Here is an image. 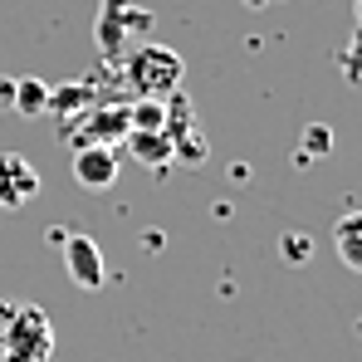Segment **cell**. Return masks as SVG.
<instances>
[{"label": "cell", "mask_w": 362, "mask_h": 362, "mask_svg": "<svg viewBox=\"0 0 362 362\" xmlns=\"http://www.w3.org/2000/svg\"><path fill=\"white\" fill-rule=\"evenodd\" d=\"M10 103H15V78H0V108L10 113Z\"/></svg>", "instance_id": "16"}, {"label": "cell", "mask_w": 362, "mask_h": 362, "mask_svg": "<svg viewBox=\"0 0 362 362\" xmlns=\"http://www.w3.org/2000/svg\"><path fill=\"white\" fill-rule=\"evenodd\" d=\"M132 132V113H127V103H93L83 118H74V147H83V142H103V147H113Z\"/></svg>", "instance_id": "4"}, {"label": "cell", "mask_w": 362, "mask_h": 362, "mask_svg": "<svg viewBox=\"0 0 362 362\" xmlns=\"http://www.w3.org/2000/svg\"><path fill=\"white\" fill-rule=\"evenodd\" d=\"M279 259L303 269V264L313 259V235H303V230H284V235H279Z\"/></svg>", "instance_id": "13"}, {"label": "cell", "mask_w": 362, "mask_h": 362, "mask_svg": "<svg viewBox=\"0 0 362 362\" xmlns=\"http://www.w3.org/2000/svg\"><path fill=\"white\" fill-rule=\"evenodd\" d=\"M333 250H338V259L362 274V211H348L338 226H333Z\"/></svg>", "instance_id": "9"}, {"label": "cell", "mask_w": 362, "mask_h": 362, "mask_svg": "<svg viewBox=\"0 0 362 362\" xmlns=\"http://www.w3.org/2000/svg\"><path fill=\"white\" fill-rule=\"evenodd\" d=\"M45 108H49V83H40V78H15V103H10V113L40 118Z\"/></svg>", "instance_id": "11"}, {"label": "cell", "mask_w": 362, "mask_h": 362, "mask_svg": "<svg viewBox=\"0 0 362 362\" xmlns=\"http://www.w3.org/2000/svg\"><path fill=\"white\" fill-rule=\"evenodd\" d=\"M328 152H333V132H328L323 122H308V127H303V147H299V157H294V162L308 167L313 157H328Z\"/></svg>", "instance_id": "12"}, {"label": "cell", "mask_w": 362, "mask_h": 362, "mask_svg": "<svg viewBox=\"0 0 362 362\" xmlns=\"http://www.w3.org/2000/svg\"><path fill=\"white\" fill-rule=\"evenodd\" d=\"M98 103V93L88 83H64V88H49V108L45 113H59V118H74V113H88Z\"/></svg>", "instance_id": "10"}, {"label": "cell", "mask_w": 362, "mask_h": 362, "mask_svg": "<svg viewBox=\"0 0 362 362\" xmlns=\"http://www.w3.org/2000/svg\"><path fill=\"white\" fill-rule=\"evenodd\" d=\"M122 142H127V152H132L142 167H152V172H167V167H172V137H167L162 127H132Z\"/></svg>", "instance_id": "8"}, {"label": "cell", "mask_w": 362, "mask_h": 362, "mask_svg": "<svg viewBox=\"0 0 362 362\" xmlns=\"http://www.w3.org/2000/svg\"><path fill=\"white\" fill-rule=\"evenodd\" d=\"M127 113H132V127H162V118H167L162 98H132Z\"/></svg>", "instance_id": "14"}, {"label": "cell", "mask_w": 362, "mask_h": 362, "mask_svg": "<svg viewBox=\"0 0 362 362\" xmlns=\"http://www.w3.org/2000/svg\"><path fill=\"white\" fill-rule=\"evenodd\" d=\"M64 269H69V279L83 289V294H98L103 289V250L93 235H64Z\"/></svg>", "instance_id": "6"}, {"label": "cell", "mask_w": 362, "mask_h": 362, "mask_svg": "<svg viewBox=\"0 0 362 362\" xmlns=\"http://www.w3.org/2000/svg\"><path fill=\"white\" fill-rule=\"evenodd\" d=\"M54 358V323L35 303H5L0 318V362H49Z\"/></svg>", "instance_id": "1"}, {"label": "cell", "mask_w": 362, "mask_h": 362, "mask_svg": "<svg viewBox=\"0 0 362 362\" xmlns=\"http://www.w3.org/2000/svg\"><path fill=\"white\" fill-rule=\"evenodd\" d=\"M74 181L83 191H108L118 181V152L103 147V142H83L74 147Z\"/></svg>", "instance_id": "7"}, {"label": "cell", "mask_w": 362, "mask_h": 362, "mask_svg": "<svg viewBox=\"0 0 362 362\" xmlns=\"http://www.w3.org/2000/svg\"><path fill=\"white\" fill-rule=\"evenodd\" d=\"M152 30V10L132 5V0H103V15L93 20V40L103 49V59L122 64V54L132 49V35Z\"/></svg>", "instance_id": "3"}, {"label": "cell", "mask_w": 362, "mask_h": 362, "mask_svg": "<svg viewBox=\"0 0 362 362\" xmlns=\"http://www.w3.org/2000/svg\"><path fill=\"white\" fill-rule=\"evenodd\" d=\"M40 196V172L20 152H0V211H25Z\"/></svg>", "instance_id": "5"}, {"label": "cell", "mask_w": 362, "mask_h": 362, "mask_svg": "<svg viewBox=\"0 0 362 362\" xmlns=\"http://www.w3.org/2000/svg\"><path fill=\"white\" fill-rule=\"evenodd\" d=\"M0 318H5V299H0Z\"/></svg>", "instance_id": "18"}, {"label": "cell", "mask_w": 362, "mask_h": 362, "mask_svg": "<svg viewBox=\"0 0 362 362\" xmlns=\"http://www.w3.org/2000/svg\"><path fill=\"white\" fill-rule=\"evenodd\" d=\"M122 78H127V93H137V98H167L181 88L186 64L167 45H137L122 54Z\"/></svg>", "instance_id": "2"}, {"label": "cell", "mask_w": 362, "mask_h": 362, "mask_svg": "<svg viewBox=\"0 0 362 362\" xmlns=\"http://www.w3.org/2000/svg\"><path fill=\"white\" fill-rule=\"evenodd\" d=\"M358 333H362V313H358Z\"/></svg>", "instance_id": "19"}, {"label": "cell", "mask_w": 362, "mask_h": 362, "mask_svg": "<svg viewBox=\"0 0 362 362\" xmlns=\"http://www.w3.org/2000/svg\"><path fill=\"white\" fill-rule=\"evenodd\" d=\"M353 20H358V30H362V0H353Z\"/></svg>", "instance_id": "17"}, {"label": "cell", "mask_w": 362, "mask_h": 362, "mask_svg": "<svg viewBox=\"0 0 362 362\" xmlns=\"http://www.w3.org/2000/svg\"><path fill=\"white\" fill-rule=\"evenodd\" d=\"M338 59H343V74H348L353 83H362V30H353V40H348V49H343Z\"/></svg>", "instance_id": "15"}]
</instances>
